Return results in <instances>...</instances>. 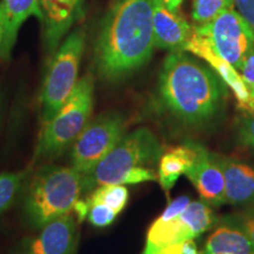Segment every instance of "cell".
Segmentation results:
<instances>
[{
  "label": "cell",
  "instance_id": "cell-21",
  "mask_svg": "<svg viewBox=\"0 0 254 254\" xmlns=\"http://www.w3.org/2000/svg\"><path fill=\"white\" fill-rule=\"evenodd\" d=\"M25 173L0 174V214L11 206L24 182Z\"/></svg>",
  "mask_w": 254,
  "mask_h": 254
},
{
  "label": "cell",
  "instance_id": "cell-25",
  "mask_svg": "<svg viewBox=\"0 0 254 254\" xmlns=\"http://www.w3.org/2000/svg\"><path fill=\"white\" fill-rule=\"evenodd\" d=\"M198 246H196L194 239L183 241V243L173 244V245L166 247L159 254H199Z\"/></svg>",
  "mask_w": 254,
  "mask_h": 254
},
{
  "label": "cell",
  "instance_id": "cell-29",
  "mask_svg": "<svg viewBox=\"0 0 254 254\" xmlns=\"http://www.w3.org/2000/svg\"><path fill=\"white\" fill-rule=\"evenodd\" d=\"M184 0H164V2L166 4V6L171 11L173 12H178L179 11L180 6H182Z\"/></svg>",
  "mask_w": 254,
  "mask_h": 254
},
{
  "label": "cell",
  "instance_id": "cell-3",
  "mask_svg": "<svg viewBox=\"0 0 254 254\" xmlns=\"http://www.w3.org/2000/svg\"><path fill=\"white\" fill-rule=\"evenodd\" d=\"M82 192L81 174L73 167L45 166L38 171L24 199V211L32 226L41 228L68 214Z\"/></svg>",
  "mask_w": 254,
  "mask_h": 254
},
{
  "label": "cell",
  "instance_id": "cell-13",
  "mask_svg": "<svg viewBox=\"0 0 254 254\" xmlns=\"http://www.w3.org/2000/svg\"><path fill=\"white\" fill-rule=\"evenodd\" d=\"M77 244V222L65 214L41 227L39 236L28 245L26 254H75Z\"/></svg>",
  "mask_w": 254,
  "mask_h": 254
},
{
  "label": "cell",
  "instance_id": "cell-7",
  "mask_svg": "<svg viewBox=\"0 0 254 254\" xmlns=\"http://www.w3.org/2000/svg\"><path fill=\"white\" fill-rule=\"evenodd\" d=\"M84 47L85 32L77 30L72 32L56 51L41 93L43 120L45 124L59 112L74 90Z\"/></svg>",
  "mask_w": 254,
  "mask_h": 254
},
{
  "label": "cell",
  "instance_id": "cell-14",
  "mask_svg": "<svg viewBox=\"0 0 254 254\" xmlns=\"http://www.w3.org/2000/svg\"><path fill=\"white\" fill-rule=\"evenodd\" d=\"M155 49L184 51L192 36L193 27L178 12L171 11L164 0H152Z\"/></svg>",
  "mask_w": 254,
  "mask_h": 254
},
{
  "label": "cell",
  "instance_id": "cell-4",
  "mask_svg": "<svg viewBox=\"0 0 254 254\" xmlns=\"http://www.w3.org/2000/svg\"><path fill=\"white\" fill-rule=\"evenodd\" d=\"M161 154L163 147L148 128L142 127L125 134L90 174L81 176L82 192L109 184L122 185L129 172L138 167L154 166Z\"/></svg>",
  "mask_w": 254,
  "mask_h": 254
},
{
  "label": "cell",
  "instance_id": "cell-28",
  "mask_svg": "<svg viewBox=\"0 0 254 254\" xmlns=\"http://www.w3.org/2000/svg\"><path fill=\"white\" fill-rule=\"evenodd\" d=\"M4 34H5V12L2 7L1 1H0V56H1L2 43H4Z\"/></svg>",
  "mask_w": 254,
  "mask_h": 254
},
{
  "label": "cell",
  "instance_id": "cell-24",
  "mask_svg": "<svg viewBox=\"0 0 254 254\" xmlns=\"http://www.w3.org/2000/svg\"><path fill=\"white\" fill-rule=\"evenodd\" d=\"M234 8L254 32V0H233Z\"/></svg>",
  "mask_w": 254,
  "mask_h": 254
},
{
  "label": "cell",
  "instance_id": "cell-9",
  "mask_svg": "<svg viewBox=\"0 0 254 254\" xmlns=\"http://www.w3.org/2000/svg\"><path fill=\"white\" fill-rule=\"evenodd\" d=\"M126 125L122 114H100L88 123L71 148L72 167L87 176L125 135Z\"/></svg>",
  "mask_w": 254,
  "mask_h": 254
},
{
  "label": "cell",
  "instance_id": "cell-6",
  "mask_svg": "<svg viewBox=\"0 0 254 254\" xmlns=\"http://www.w3.org/2000/svg\"><path fill=\"white\" fill-rule=\"evenodd\" d=\"M93 106V82L84 77L77 82L59 112L45 124L38 154L57 157L73 145L90 120Z\"/></svg>",
  "mask_w": 254,
  "mask_h": 254
},
{
  "label": "cell",
  "instance_id": "cell-11",
  "mask_svg": "<svg viewBox=\"0 0 254 254\" xmlns=\"http://www.w3.org/2000/svg\"><path fill=\"white\" fill-rule=\"evenodd\" d=\"M184 51H189L193 55L206 60L211 65V67L218 73L219 78L221 79L222 82L226 84L233 91L240 109H243L246 113H254V101L252 99V95H251V91L246 82L244 81L243 77H241L240 72L237 68H234L224 58H221L212 49L208 41L204 37L196 33L194 28H193L192 36L187 41Z\"/></svg>",
  "mask_w": 254,
  "mask_h": 254
},
{
  "label": "cell",
  "instance_id": "cell-12",
  "mask_svg": "<svg viewBox=\"0 0 254 254\" xmlns=\"http://www.w3.org/2000/svg\"><path fill=\"white\" fill-rule=\"evenodd\" d=\"M196 158L185 176L198 190L200 198L211 206L225 204V178L217 154L196 142Z\"/></svg>",
  "mask_w": 254,
  "mask_h": 254
},
{
  "label": "cell",
  "instance_id": "cell-8",
  "mask_svg": "<svg viewBox=\"0 0 254 254\" xmlns=\"http://www.w3.org/2000/svg\"><path fill=\"white\" fill-rule=\"evenodd\" d=\"M193 28L238 71L254 53V32L234 7L224 11L213 20Z\"/></svg>",
  "mask_w": 254,
  "mask_h": 254
},
{
  "label": "cell",
  "instance_id": "cell-17",
  "mask_svg": "<svg viewBox=\"0 0 254 254\" xmlns=\"http://www.w3.org/2000/svg\"><path fill=\"white\" fill-rule=\"evenodd\" d=\"M1 4L5 12V34L1 56L7 59L25 20L32 15L40 20L39 0H2Z\"/></svg>",
  "mask_w": 254,
  "mask_h": 254
},
{
  "label": "cell",
  "instance_id": "cell-26",
  "mask_svg": "<svg viewBox=\"0 0 254 254\" xmlns=\"http://www.w3.org/2000/svg\"><path fill=\"white\" fill-rule=\"evenodd\" d=\"M231 221H237L238 226L254 244V214L240 215Z\"/></svg>",
  "mask_w": 254,
  "mask_h": 254
},
{
  "label": "cell",
  "instance_id": "cell-5",
  "mask_svg": "<svg viewBox=\"0 0 254 254\" xmlns=\"http://www.w3.org/2000/svg\"><path fill=\"white\" fill-rule=\"evenodd\" d=\"M217 221L214 212L204 201H190L180 195L171 201L150 227L142 254H159L173 244L195 239Z\"/></svg>",
  "mask_w": 254,
  "mask_h": 254
},
{
  "label": "cell",
  "instance_id": "cell-18",
  "mask_svg": "<svg viewBox=\"0 0 254 254\" xmlns=\"http://www.w3.org/2000/svg\"><path fill=\"white\" fill-rule=\"evenodd\" d=\"M199 254H254V244L240 228L222 226L209 236Z\"/></svg>",
  "mask_w": 254,
  "mask_h": 254
},
{
  "label": "cell",
  "instance_id": "cell-27",
  "mask_svg": "<svg viewBox=\"0 0 254 254\" xmlns=\"http://www.w3.org/2000/svg\"><path fill=\"white\" fill-rule=\"evenodd\" d=\"M240 74L249 88L254 86V53L245 60L240 68Z\"/></svg>",
  "mask_w": 254,
  "mask_h": 254
},
{
  "label": "cell",
  "instance_id": "cell-1",
  "mask_svg": "<svg viewBox=\"0 0 254 254\" xmlns=\"http://www.w3.org/2000/svg\"><path fill=\"white\" fill-rule=\"evenodd\" d=\"M152 0H119L105 18L94 59L101 78L119 81L151 59L154 46Z\"/></svg>",
  "mask_w": 254,
  "mask_h": 254
},
{
  "label": "cell",
  "instance_id": "cell-23",
  "mask_svg": "<svg viewBox=\"0 0 254 254\" xmlns=\"http://www.w3.org/2000/svg\"><path fill=\"white\" fill-rule=\"evenodd\" d=\"M238 139L246 147L254 150V113H247L238 124Z\"/></svg>",
  "mask_w": 254,
  "mask_h": 254
},
{
  "label": "cell",
  "instance_id": "cell-2",
  "mask_svg": "<svg viewBox=\"0 0 254 254\" xmlns=\"http://www.w3.org/2000/svg\"><path fill=\"white\" fill-rule=\"evenodd\" d=\"M159 100L179 124L201 127L217 118L224 105L225 87L213 71L184 51H174L163 64Z\"/></svg>",
  "mask_w": 254,
  "mask_h": 254
},
{
  "label": "cell",
  "instance_id": "cell-30",
  "mask_svg": "<svg viewBox=\"0 0 254 254\" xmlns=\"http://www.w3.org/2000/svg\"><path fill=\"white\" fill-rule=\"evenodd\" d=\"M250 91H251V95H252V99H253V101H254V86L251 87Z\"/></svg>",
  "mask_w": 254,
  "mask_h": 254
},
{
  "label": "cell",
  "instance_id": "cell-15",
  "mask_svg": "<svg viewBox=\"0 0 254 254\" xmlns=\"http://www.w3.org/2000/svg\"><path fill=\"white\" fill-rule=\"evenodd\" d=\"M218 157L225 178V202L254 205V167L237 159Z\"/></svg>",
  "mask_w": 254,
  "mask_h": 254
},
{
  "label": "cell",
  "instance_id": "cell-22",
  "mask_svg": "<svg viewBox=\"0 0 254 254\" xmlns=\"http://www.w3.org/2000/svg\"><path fill=\"white\" fill-rule=\"evenodd\" d=\"M117 213L112 208L104 204L91 205L87 212V219L95 227L110 226L116 220Z\"/></svg>",
  "mask_w": 254,
  "mask_h": 254
},
{
  "label": "cell",
  "instance_id": "cell-16",
  "mask_svg": "<svg viewBox=\"0 0 254 254\" xmlns=\"http://www.w3.org/2000/svg\"><path fill=\"white\" fill-rule=\"evenodd\" d=\"M196 142L186 141L174 146L161 154L159 160V183L165 190H170L183 174H186L196 158Z\"/></svg>",
  "mask_w": 254,
  "mask_h": 254
},
{
  "label": "cell",
  "instance_id": "cell-19",
  "mask_svg": "<svg viewBox=\"0 0 254 254\" xmlns=\"http://www.w3.org/2000/svg\"><path fill=\"white\" fill-rule=\"evenodd\" d=\"M127 200H128V190L125 186L109 184L98 187L88 199L87 205L88 207L94 204L107 205L118 214L125 208Z\"/></svg>",
  "mask_w": 254,
  "mask_h": 254
},
{
  "label": "cell",
  "instance_id": "cell-20",
  "mask_svg": "<svg viewBox=\"0 0 254 254\" xmlns=\"http://www.w3.org/2000/svg\"><path fill=\"white\" fill-rule=\"evenodd\" d=\"M233 7V0H194L192 18L198 25L206 24L224 11Z\"/></svg>",
  "mask_w": 254,
  "mask_h": 254
},
{
  "label": "cell",
  "instance_id": "cell-10",
  "mask_svg": "<svg viewBox=\"0 0 254 254\" xmlns=\"http://www.w3.org/2000/svg\"><path fill=\"white\" fill-rule=\"evenodd\" d=\"M84 0H39L43 38L49 53L58 50L63 38L82 17Z\"/></svg>",
  "mask_w": 254,
  "mask_h": 254
}]
</instances>
